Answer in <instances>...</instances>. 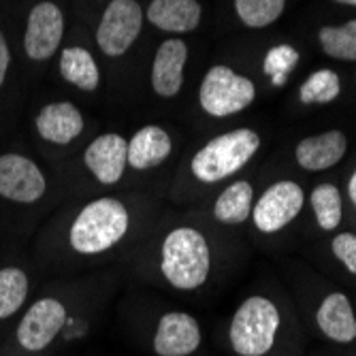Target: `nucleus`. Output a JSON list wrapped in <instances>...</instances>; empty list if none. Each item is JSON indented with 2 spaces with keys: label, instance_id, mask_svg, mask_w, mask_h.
I'll use <instances>...</instances> for the list:
<instances>
[{
  "label": "nucleus",
  "instance_id": "1",
  "mask_svg": "<svg viewBox=\"0 0 356 356\" xmlns=\"http://www.w3.org/2000/svg\"><path fill=\"white\" fill-rule=\"evenodd\" d=\"M160 273L179 293L199 290L211 273V248L205 235L192 226L169 231L160 245Z\"/></svg>",
  "mask_w": 356,
  "mask_h": 356
},
{
  "label": "nucleus",
  "instance_id": "2",
  "mask_svg": "<svg viewBox=\"0 0 356 356\" xmlns=\"http://www.w3.org/2000/svg\"><path fill=\"white\" fill-rule=\"evenodd\" d=\"M131 229V213L118 199L88 203L69 229V245L81 256H99L115 248Z\"/></svg>",
  "mask_w": 356,
  "mask_h": 356
},
{
  "label": "nucleus",
  "instance_id": "3",
  "mask_svg": "<svg viewBox=\"0 0 356 356\" xmlns=\"http://www.w3.org/2000/svg\"><path fill=\"white\" fill-rule=\"evenodd\" d=\"M261 147V137L250 128H239L211 139L192 158V175L203 184H216L243 169Z\"/></svg>",
  "mask_w": 356,
  "mask_h": 356
},
{
  "label": "nucleus",
  "instance_id": "4",
  "mask_svg": "<svg viewBox=\"0 0 356 356\" xmlns=\"http://www.w3.org/2000/svg\"><path fill=\"white\" fill-rule=\"evenodd\" d=\"M282 316L277 305L261 295L248 297L233 314L229 339L239 356H265L277 337Z\"/></svg>",
  "mask_w": 356,
  "mask_h": 356
},
{
  "label": "nucleus",
  "instance_id": "5",
  "mask_svg": "<svg viewBox=\"0 0 356 356\" xmlns=\"http://www.w3.org/2000/svg\"><path fill=\"white\" fill-rule=\"evenodd\" d=\"M254 96L256 88L248 77L237 75L233 69L218 64L205 75L199 92V101L209 115L224 118L245 109L254 101Z\"/></svg>",
  "mask_w": 356,
  "mask_h": 356
},
{
  "label": "nucleus",
  "instance_id": "6",
  "mask_svg": "<svg viewBox=\"0 0 356 356\" xmlns=\"http://www.w3.org/2000/svg\"><path fill=\"white\" fill-rule=\"evenodd\" d=\"M69 320V309L60 299L43 297L32 303L22 316L15 337L26 352H41L60 335Z\"/></svg>",
  "mask_w": 356,
  "mask_h": 356
},
{
  "label": "nucleus",
  "instance_id": "7",
  "mask_svg": "<svg viewBox=\"0 0 356 356\" xmlns=\"http://www.w3.org/2000/svg\"><path fill=\"white\" fill-rule=\"evenodd\" d=\"M143 11L137 0H111L96 30V43L107 56H122L137 41Z\"/></svg>",
  "mask_w": 356,
  "mask_h": 356
},
{
  "label": "nucleus",
  "instance_id": "8",
  "mask_svg": "<svg viewBox=\"0 0 356 356\" xmlns=\"http://www.w3.org/2000/svg\"><path fill=\"white\" fill-rule=\"evenodd\" d=\"M303 203L305 194L299 184L290 179L277 181L263 192V197L258 199L256 207L252 209L254 226L267 235L277 233L301 213Z\"/></svg>",
  "mask_w": 356,
  "mask_h": 356
},
{
  "label": "nucleus",
  "instance_id": "9",
  "mask_svg": "<svg viewBox=\"0 0 356 356\" xmlns=\"http://www.w3.org/2000/svg\"><path fill=\"white\" fill-rule=\"evenodd\" d=\"M47 190V179L37 163L22 154L0 156V197L11 203H35Z\"/></svg>",
  "mask_w": 356,
  "mask_h": 356
},
{
  "label": "nucleus",
  "instance_id": "10",
  "mask_svg": "<svg viewBox=\"0 0 356 356\" xmlns=\"http://www.w3.org/2000/svg\"><path fill=\"white\" fill-rule=\"evenodd\" d=\"M203 341L199 320L188 312H167L152 339L156 356H190Z\"/></svg>",
  "mask_w": 356,
  "mask_h": 356
},
{
  "label": "nucleus",
  "instance_id": "11",
  "mask_svg": "<svg viewBox=\"0 0 356 356\" xmlns=\"http://www.w3.org/2000/svg\"><path fill=\"white\" fill-rule=\"evenodd\" d=\"M64 35V15L54 3L32 7L26 24L24 49L30 60H47L58 49Z\"/></svg>",
  "mask_w": 356,
  "mask_h": 356
},
{
  "label": "nucleus",
  "instance_id": "12",
  "mask_svg": "<svg viewBox=\"0 0 356 356\" xmlns=\"http://www.w3.org/2000/svg\"><path fill=\"white\" fill-rule=\"evenodd\" d=\"M83 163L101 184L111 186L122 179L128 167V141L115 133L96 137L83 152Z\"/></svg>",
  "mask_w": 356,
  "mask_h": 356
},
{
  "label": "nucleus",
  "instance_id": "13",
  "mask_svg": "<svg viewBox=\"0 0 356 356\" xmlns=\"http://www.w3.org/2000/svg\"><path fill=\"white\" fill-rule=\"evenodd\" d=\"M188 47L179 39H169L158 47L152 64V88L156 94L171 99L181 90Z\"/></svg>",
  "mask_w": 356,
  "mask_h": 356
},
{
  "label": "nucleus",
  "instance_id": "14",
  "mask_svg": "<svg viewBox=\"0 0 356 356\" xmlns=\"http://www.w3.org/2000/svg\"><path fill=\"white\" fill-rule=\"evenodd\" d=\"M316 322L325 337L335 343H352L356 339V316L343 293H331L320 301Z\"/></svg>",
  "mask_w": 356,
  "mask_h": 356
},
{
  "label": "nucleus",
  "instance_id": "15",
  "mask_svg": "<svg viewBox=\"0 0 356 356\" xmlns=\"http://www.w3.org/2000/svg\"><path fill=\"white\" fill-rule=\"evenodd\" d=\"M83 131V115L73 103H51L37 115V133L58 145L75 141Z\"/></svg>",
  "mask_w": 356,
  "mask_h": 356
},
{
  "label": "nucleus",
  "instance_id": "16",
  "mask_svg": "<svg viewBox=\"0 0 356 356\" xmlns=\"http://www.w3.org/2000/svg\"><path fill=\"white\" fill-rule=\"evenodd\" d=\"M348 149V139L341 131H329L307 137L297 145V163L307 171H325L335 167Z\"/></svg>",
  "mask_w": 356,
  "mask_h": 356
},
{
  "label": "nucleus",
  "instance_id": "17",
  "mask_svg": "<svg viewBox=\"0 0 356 356\" xmlns=\"http://www.w3.org/2000/svg\"><path fill=\"white\" fill-rule=\"evenodd\" d=\"M173 143L165 128L145 126L128 141V167L137 171H147L163 165L171 156Z\"/></svg>",
  "mask_w": 356,
  "mask_h": 356
},
{
  "label": "nucleus",
  "instance_id": "18",
  "mask_svg": "<svg viewBox=\"0 0 356 356\" xmlns=\"http://www.w3.org/2000/svg\"><path fill=\"white\" fill-rule=\"evenodd\" d=\"M147 19L167 32H190L201 22V5L197 0H152Z\"/></svg>",
  "mask_w": 356,
  "mask_h": 356
},
{
  "label": "nucleus",
  "instance_id": "19",
  "mask_svg": "<svg viewBox=\"0 0 356 356\" xmlns=\"http://www.w3.org/2000/svg\"><path fill=\"white\" fill-rule=\"evenodd\" d=\"M60 73L69 83L77 86L79 90L92 92L99 88L101 73L92 54L83 47H67L60 56Z\"/></svg>",
  "mask_w": 356,
  "mask_h": 356
},
{
  "label": "nucleus",
  "instance_id": "20",
  "mask_svg": "<svg viewBox=\"0 0 356 356\" xmlns=\"http://www.w3.org/2000/svg\"><path fill=\"white\" fill-rule=\"evenodd\" d=\"M254 190L250 181H235L226 188L213 205V216L222 224H243L252 216Z\"/></svg>",
  "mask_w": 356,
  "mask_h": 356
},
{
  "label": "nucleus",
  "instance_id": "21",
  "mask_svg": "<svg viewBox=\"0 0 356 356\" xmlns=\"http://www.w3.org/2000/svg\"><path fill=\"white\" fill-rule=\"evenodd\" d=\"M30 280L19 267L0 269V320L15 316L28 299Z\"/></svg>",
  "mask_w": 356,
  "mask_h": 356
},
{
  "label": "nucleus",
  "instance_id": "22",
  "mask_svg": "<svg viewBox=\"0 0 356 356\" xmlns=\"http://www.w3.org/2000/svg\"><path fill=\"white\" fill-rule=\"evenodd\" d=\"M312 207L322 231H335L341 222V194L333 184H320L312 192Z\"/></svg>",
  "mask_w": 356,
  "mask_h": 356
},
{
  "label": "nucleus",
  "instance_id": "23",
  "mask_svg": "<svg viewBox=\"0 0 356 356\" xmlns=\"http://www.w3.org/2000/svg\"><path fill=\"white\" fill-rule=\"evenodd\" d=\"M320 45L331 58L337 60H356V19H350L343 26H327L320 30Z\"/></svg>",
  "mask_w": 356,
  "mask_h": 356
},
{
  "label": "nucleus",
  "instance_id": "24",
  "mask_svg": "<svg viewBox=\"0 0 356 356\" xmlns=\"http://www.w3.org/2000/svg\"><path fill=\"white\" fill-rule=\"evenodd\" d=\"M341 92V83L335 71L322 69L316 71L314 75L307 77V81L301 86V103L305 105H327L331 101H335Z\"/></svg>",
  "mask_w": 356,
  "mask_h": 356
},
{
  "label": "nucleus",
  "instance_id": "25",
  "mask_svg": "<svg viewBox=\"0 0 356 356\" xmlns=\"http://www.w3.org/2000/svg\"><path fill=\"white\" fill-rule=\"evenodd\" d=\"M286 7V0H235L239 19L250 28H265L273 24Z\"/></svg>",
  "mask_w": 356,
  "mask_h": 356
},
{
  "label": "nucleus",
  "instance_id": "26",
  "mask_svg": "<svg viewBox=\"0 0 356 356\" xmlns=\"http://www.w3.org/2000/svg\"><path fill=\"white\" fill-rule=\"evenodd\" d=\"M299 64V51L290 45H277L273 49H269L263 71L271 77L273 86H284L286 77L295 71V67Z\"/></svg>",
  "mask_w": 356,
  "mask_h": 356
},
{
  "label": "nucleus",
  "instance_id": "27",
  "mask_svg": "<svg viewBox=\"0 0 356 356\" xmlns=\"http://www.w3.org/2000/svg\"><path fill=\"white\" fill-rule=\"evenodd\" d=\"M331 250L337 261L346 267L348 273L356 275V235L354 233H339L333 237Z\"/></svg>",
  "mask_w": 356,
  "mask_h": 356
},
{
  "label": "nucleus",
  "instance_id": "28",
  "mask_svg": "<svg viewBox=\"0 0 356 356\" xmlns=\"http://www.w3.org/2000/svg\"><path fill=\"white\" fill-rule=\"evenodd\" d=\"M9 64H11V54H9V45L5 35L0 32V86L5 83L7 71H9Z\"/></svg>",
  "mask_w": 356,
  "mask_h": 356
},
{
  "label": "nucleus",
  "instance_id": "29",
  "mask_svg": "<svg viewBox=\"0 0 356 356\" xmlns=\"http://www.w3.org/2000/svg\"><path fill=\"white\" fill-rule=\"evenodd\" d=\"M348 194H350L352 205L356 207V171H354V175H352V179H350V184H348Z\"/></svg>",
  "mask_w": 356,
  "mask_h": 356
},
{
  "label": "nucleus",
  "instance_id": "30",
  "mask_svg": "<svg viewBox=\"0 0 356 356\" xmlns=\"http://www.w3.org/2000/svg\"><path fill=\"white\" fill-rule=\"evenodd\" d=\"M335 3H341V5H352V7H356V0H335Z\"/></svg>",
  "mask_w": 356,
  "mask_h": 356
}]
</instances>
